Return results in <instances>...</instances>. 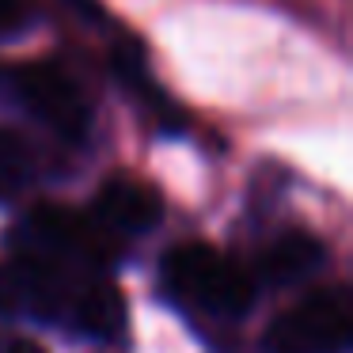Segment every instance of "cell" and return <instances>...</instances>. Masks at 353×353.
<instances>
[{
	"mask_svg": "<svg viewBox=\"0 0 353 353\" xmlns=\"http://www.w3.org/2000/svg\"><path fill=\"white\" fill-rule=\"evenodd\" d=\"M114 239L95 213H80L72 205H34L16 228L8 232L12 251L42 254V259L72 262L88 270H107L114 262Z\"/></svg>",
	"mask_w": 353,
	"mask_h": 353,
	"instance_id": "3",
	"label": "cell"
},
{
	"mask_svg": "<svg viewBox=\"0 0 353 353\" xmlns=\"http://www.w3.org/2000/svg\"><path fill=\"white\" fill-rule=\"evenodd\" d=\"M0 353H46L34 338H19V334H0Z\"/></svg>",
	"mask_w": 353,
	"mask_h": 353,
	"instance_id": "11",
	"label": "cell"
},
{
	"mask_svg": "<svg viewBox=\"0 0 353 353\" xmlns=\"http://www.w3.org/2000/svg\"><path fill=\"white\" fill-rule=\"evenodd\" d=\"M31 23V0H0V39H12Z\"/></svg>",
	"mask_w": 353,
	"mask_h": 353,
	"instance_id": "9",
	"label": "cell"
},
{
	"mask_svg": "<svg viewBox=\"0 0 353 353\" xmlns=\"http://www.w3.org/2000/svg\"><path fill=\"white\" fill-rule=\"evenodd\" d=\"M327 262V247L312 232H281L259 259V277L270 285H296Z\"/></svg>",
	"mask_w": 353,
	"mask_h": 353,
	"instance_id": "7",
	"label": "cell"
},
{
	"mask_svg": "<svg viewBox=\"0 0 353 353\" xmlns=\"http://www.w3.org/2000/svg\"><path fill=\"white\" fill-rule=\"evenodd\" d=\"M34 183V152L19 133L0 125V205L19 201Z\"/></svg>",
	"mask_w": 353,
	"mask_h": 353,
	"instance_id": "8",
	"label": "cell"
},
{
	"mask_svg": "<svg viewBox=\"0 0 353 353\" xmlns=\"http://www.w3.org/2000/svg\"><path fill=\"white\" fill-rule=\"evenodd\" d=\"M65 4H69L80 19H88V23H99V27L107 23V12H103L99 0H65Z\"/></svg>",
	"mask_w": 353,
	"mask_h": 353,
	"instance_id": "10",
	"label": "cell"
},
{
	"mask_svg": "<svg viewBox=\"0 0 353 353\" xmlns=\"http://www.w3.org/2000/svg\"><path fill=\"white\" fill-rule=\"evenodd\" d=\"M95 221L110 232V236H145L163 221V198L141 179H107L95 194Z\"/></svg>",
	"mask_w": 353,
	"mask_h": 353,
	"instance_id": "6",
	"label": "cell"
},
{
	"mask_svg": "<svg viewBox=\"0 0 353 353\" xmlns=\"http://www.w3.org/2000/svg\"><path fill=\"white\" fill-rule=\"evenodd\" d=\"M16 103L31 118L65 141H84L92 130V107H88L80 84L57 61H31L12 72Z\"/></svg>",
	"mask_w": 353,
	"mask_h": 353,
	"instance_id": "5",
	"label": "cell"
},
{
	"mask_svg": "<svg viewBox=\"0 0 353 353\" xmlns=\"http://www.w3.org/2000/svg\"><path fill=\"white\" fill-rule=\"evenodd\" d=\"M353 345V304L350 289L307 292L266 327V353H350Z\"/></svg>",
	"mask_w": 353,
	"mask_h": 353,
	"instance_id": "4",
	"label": "cell"
},
{
	"mask_svg": "<svg viewBox=\"0 0 353 353\" xmlns=\"http://www.w3.org/2000/svg\"><path fill=\"white\" fill-rule=\"evenodd\" d=\"M0 319H34L69 334L118 342L125 334V300L103 270L12 251L0 262Z\"/></svg>",
	"mask_w": 353,
	"mask_h": 353,
	"instance_id": "1",
	"label": "cell"
},
{
	"mask_svg": "<svg viewBox=\"0 0 353 353\" xmlns=\"http://www.w3.org/2000/svg\"><path fill=\"white\" fill-rule=\"evenodd\" d=\"M163 289L175 304L221 319H239L254 307L259 285L236 259L209 243H183L163 259Z\"/></svg>",
	"mask_w": 353,
	"mask_h": 353,
	"instance_id": "2",
	"label": "cell"
}]
</instances>
